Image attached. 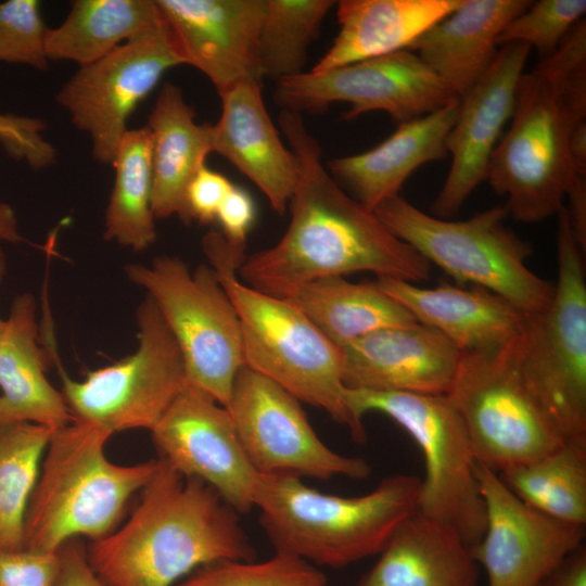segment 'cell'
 <instances>
[{
	"label": "cell",
	"mask_w": 586,
	"mask_h": 586,
	"mask_svg": "<svg viewBox=\"0 0 586 586\" xmlns=\"http://www.w3.org/2000/svg\"><path fill=\"white\" fill-rule=\"evenodd\" d=\"M278 122L297 166L290 222L276 245L245 257L239 278L266 293L358 271L412 283L426 280L431 264L329 174L302 115L281 110Z\"/></svg>",
	"instance_id": "1"
},
{
	"label": "cell",
	"mask_w": 586,
	"mask_h": 586,
	"mask_svg": "<svg viewBox=\"0 0 586 586\" xmlns=\"http://www.w3.org/2000/svg\"><path fill=\"white\" fill-rule=\"evenodd\" d=\"M137 351L73 380L59 365L62 394L76 420L114 432L152 431L189 384L182 353L151 297L138 306Z\"/></svg>",
	"instance_id": "12"
},
{
	"label": "cell",
	"mask_w": 586,
	"mask_h": 586,
	"mask_svg": "<svg viewBox=\"0 0 586 586\" xmlns=\"http://www.w3.org/2000/svg\"><path fill=\"white\" fill-rule=\"evenodd\" d=\"M458 98L411 50L372 58L326 72L301 73L277 81L281 110L319 113L348 103L343 119L384 112L397 125L432 113Z\"/></svg>",
	"instance_id": "14"
},
{
	"label": "cell",
	"mask_w": 586,
	"mask_h": 586,
	"mask_svg": "<svg viewBox=\"0 0 586 586\" xmlns=\"http://www.w3.org/2000/svg\"><path fill=\"white\" fill-rule=\"evenodd\" d=\"M342 349L349 390L446 395L461 352L435 329L416 322L369 333Z\"/></svg>",
	"instance_id": "20"
},
{
	"label": "cell",
	"mask_w": 586,
	"mask_h": 586,
	"mask_svg": "<svg viewBox=\"0 0 586 586\" xmlns=\"http://www.w3.org/2000/svg\"><path fill=\"white\" fill-rule=\"evenodd\" d=\"M114 183L104 218V239L148 249L156 239L152 211V142L146 126L128 129L113 163Z\"/></svg>",
	"instance_id": "31"
},
{
	"label": "cell",
	"mask_w": 586,
	"mask_h": 586,
	"mask_svg": "<svg viewBox=\"0 0 586 586\" xmlns=\"http://www.w3.org/2000/svg\"><path fill=\"white\" fill-rule=\"evenodd\" d=\"M373 213L394 235L459 284L487 289L525 315L550 304L553 283L528 268L532 246L505 225V205L464 220H448L422 212L398 194Z\"/></svg>",
	"instance_id": "7"
},
{
	"label": "cell",
	"mask_w": 586,
	"mask_h": 586,
	"mask_svg": "<svg viewBox=\"0 0 586 586\" xmlns=\"http://www.w3.org/2000/svg\"><path fill=\"white\" fill-rule=\"evenodd\" d=\"M513 341L461 353L446 394L463 422L475 461L497 473L565 443L526 384Z\"/></svg>",
	"instance_id": "11"
},
{
	"label": "cell",
	"mask_w": 586,
	"mask_h": 586,
	"mask_svg": "<svg viewBox=\"0 0 586 586\" xmlns=\"http://www.w3.org/2000/svg\"><path fill=\"white\" fill-rule=\"evenodd\" d=\"M158 20L155 0H75L65 20L48 28L47 56L85 66Z\"/></svg>",
	"instance_id": "30"
},
{
	"label": "cell",
	"mask_w": 586,
	"mask_h": 586,
	"mask_svg": "<svg viewBox=\"0 0 586 586\" xmlns=\"http://www.w3.org/2000/svg\"><path fill=\"white\" fill-rule=\"evenodd\" d=\"M59 566V552L0 550V586H52Z\"/></svg>",
	"instance_id": "39"
},
{
	"label": "cell",
	"mask_w": 586,
	"mask_h": 586,
	"mask_svg": "<svg viewBox=\"0 0 586 586\" xmlns=\"http://www.w3.org/2000/svg\"><path fill=\"white\" fill-rule=\"evenodd\" d=\"M175 586H327V577L309 562L275 551L271 558L259 562H211L198 568Z\"/></svg>",
	"instance_id": "35"
},
{
	"label": "cell",
	"mask_w": 586,
	"mask_h": 586,
	"mask_svg": "<svg viewBox=\"0 0 586 586\" xmlns=\"http://www.w3.org/2000/svg\"><path fill=\"white\" fill-rule=\"evenodd\" d=\"M202 249L238 315L244 366L324 410L355 443H365V425L345 398L342 349L296 307L244 283L238 269L245 250L231 246L221 232L206 233Z\"/></svg>",
	"instance_id": "4"
},
{
	"label": "cell",
	"mask_w": 586,
	"mask_h": 586,
	"mask_svg": "<svg viewBox=\"0 0 586 586\" xmlns=\"http://www.w3.org/2000/svg\"><path fill=\"white\" fill-rule=\"evenodd\" d=\"M179 65L182 60L160 15L155 24L102 59L80 66L55 101L90 138L93 158L112 165L131 114L163 75Z\"/></svg>",
	"instance_id": "13"
},
{
	"label": "cell",
	"mask_w": 586,
	"mask_h": 586,
	"mask_svg": "<svg viewBox=\"0 0 586 586\" xmlns=\"http://www.w3.org/2000/svg\"><path fill=\"white\" fill-rule=\"evenodd\" d=\"M216 220L228 243L245 250L247 233L255 220V205L252 196L242 188L233 186L221 203Z\"/></svg>",
	"instance_id": "41"
},
{
	"label": "cell",
	"mask_w": 586,
	"mask_h": 586,
	"mask_svg": "<svg viewBox=\"0 0 586 586\" xmlns=\"http://www.w3.org/2000/svg\"><path fill=\"white\" fill-rule=\"evenodd\" d=\"M5 271H7V258H5V254L2 247L0 246V284L5 276Z\"/></svg>",
	"instance_id": "47"
},
{
	"label": "cell",
	"mask_w": 586,
	"mask_h": 586,
	"mask_svg": "<svg viewBox=\"0 0 586 586\" xmlns=\"http://www.w3.org/2000/svg\"><path fill=\"white\" fill-rule=\"evenodd\" d=\"M355 586H480V566L455 530L417 511Z\"/></svg>",
	"instance_id": "26"
},
{
	"label": "cell",
	"mask_w": 586,
	"mask_h": 586,
	"mask_svg": "<svg viewBox=\"0 0 586 586\" xmlns=\"http://www.w3.org/2000/svg\"><path fill=\"white\" fill-rule=\"evenodd\" d=\"M530 51V46L522 42L501 46L486 73L459 99L458 115L446 140L451 164L431 205L433 216H454L486 180L494 150L511 119Z\"/></svg>",
	"instance_id": "18"
},
{
	"label": "cell",
	"mask_w": 586,
	"mask_h": 586,
	"mask_svg": "<svg viewBox=\"0 0 586 586\" xmlns=\"http://www.w3.org/2000/svg\"><path fill=\"white\" fill-rule=\"evenodd\" d=\"M54 430L31 422L0 425V550H22L24 522Z\"/></svg>",
	"instance_id": "33"
},
{
	"label": "cell",
	"mask_w": 586,
	"mask_h": 586,
	"mask_svg": "<svg viewBox=\"0 0 586 586\" xmlns=\"http://www.w3.org/2000/svg\"><path fill=\"white\" fill-rule=\"evenodd\" d=\"M226 408L246 456L260 474L362 480L372 471L364 458L328 447L296 397L245 366L235 377Z\"/></svg>",
	"instance_id": "15"
},
{
	"label": "cell",
	"mask_w": 586,
	"mask_h": 586,
	"mask_svg": "<svg viewBox=\"0 0 586 586\" xmlns=\"http://www.w3.org/2000/svg\"><path fill=\"white\" fill-rule=\"evenodd\" d=\"M420 491L421 479L404 473L354 497L323 493L292 475L260 474L255 508L275 551L315 566L343 568L379 555L418 511Z\"/></svg>",
	"instance_id": "5"
},
{
	"label": "cell",
	"mask_w": 586,
	"mask_h": 586,
	"mask_svg": "<svg viewBox=\"0 0 586 586\" xmlns=\"http://www.w3.org/2000/svg\"><path fill=\"white\" fill-rule=\"evenodd\" d=\"M48 28L36 0H8L0 3V61L47 69Z\"/></svg>",
	"instance_id": "37"
},
{
	"label": "cell",
	"mask_w": 586,
	"mask_h": 586,
	"mask_svg": "<svg viewBox=\"0 0 586 586\" xmlns=\"http://www.w3.org/2000/svg\"><path fill=\"white\" fill-rule=\"evenodd\" d=\"M531 3L528 0H462L409 50L416 52L461 99L495 60L504 29Z\"/></svg>",
	"instance_id": "25"
},
{
	"label": "cell",
	"mask_w": 586,
	"mask_h": 586,
	"mask_svg": "<svg viewBox=\"0 0 586 586\" xmlns=\"http://www.w3.org/2000/svg\"><path fill=\"white\" fill-rule=\"evenodd\" d=\"M112 434L103 425L76 419L52 432L26 510L23 549L54 553L71 539L98 540L113 532L158 460L111 462L104 448Z\"/></svg>",
	"instance_id": "6"
},
{
	"label": "cell",
	"mask_w": 586,
	"mask_h": 586,
	"mask_svg": "<svg viewBox=\"0 0 586 586\" xmlns=\"http://www.w3.org/2000/svg\"><path fill=\"white\" fill-rule=\"evenodd\" d=\"M2 319L0 318V326H1Z\"/></svg>",
	"instance_id": "48"
},
{
	"label": "cell",
	"mask_w": 586,
	"mask_h": 586,
	"mask_svg": "<svg viewBox=\"0 0 586 586\" xmlns=\"http://www.w3.org/2000/svg\"><path fill=\"white\" fill-rule=\"evenodd\" d=\"M462 0L336 1L339 33L311 72L378 58L403 50L454 12Z\"/></svg>",
	"instance_id": "27"
},
{
	"label": "cell",
	"mask_w": 586,
	"mask_h": 586,
	"mask_svg": "<svg viewBox=\"0 0 586 586\" xmlns=\"http://www.w3.org/2000/svg\"><path fill=\"white\" fill-rule=\"evenodd\" d=\"M485 527L472 555L487 586H538L584 544L585 526L566 523L522 502L499 474L476 462Z\"/></svg>",
	"instance_id": "17"
},
{
	"label": "cell",
	"mask_w": 586,
	"mask_h": 586,
	"mask_svg": "<svg viewBox=\"0 0 586 586\" xmlns=\"http://www.w3.org/2000/svg\"><path fill=\"white\" fill-rule=\"evenodd\" d=\"M58 552L60 566L52 586H106L92 570L78 538L66 542Z\"/></svg>",
	"instance_id": "42"
},
{
	"label": "cell",
	"mask_w": 586,
	"mask_h": 586,
	"mask_svg": "<svg viewBox=\"0 0 586 586\" xmlns=\"http://www.w3.org/2000/svg\"><path fill=\"white\" fill-rule=\"evenodd\" d=\"M586 12L585 0H539L504 29L499 47L522 42L535 48L540 60L552 55L573 26Z\"/></svg>",
	"instance_id": "36"
},
{
	"label": "cell",
	"mask_w": 586,
	"mask_h": 586,
	"mask_svg": "<svg viewBox=\"0 0 586 586\" xmlns=\"http://www.w3.org/2000/svg\"><path fill=\"white\" fill-rule=\"evenodd\" d=\"M269 294L296 307L340 348L374 331L418 322L373 281L327 277Z\"/></svg>",
	"instance_id": "29"
},
{
	"label": "cell",
	"mask_w": 586,
	"mask_h": 586,
	"mask_svg": "<svg viewBox=\"0 0 586 586\" xmlns=\"http://www.w3.org/2000/svg\"><path fill=\"white\" fill-rule=\"evenodd\" d=\"M46 128L41 118L0 113V143L12 158L34 170L49 167L56 158V150L42 136Z\"/></svg>",
	"instance_id": "38"
},
{
	"label": "cell",
	"mask_w": 586,
	"mask_h": 586,
	"mask_svg": "<svg viewBox=\"0 0 586 586\" xmlns=\"http://www.w3.org/2000/svg\"><path fill=\"white\" fill-rule=\"evenodd\" d=\"M0 240L10 243L23 241L15 213L12 206L3 202H0Z\"/></svg>",
	"instance_id": "46"
},
{
	"label": "cell",
	"mask_w": 586,
	"mask_h": 586,
	"mask_svg": "<svg viewBox=\"0 0 586 586\" xmlns=\"http://www.w3.org/2000/svg\"><path fill=\"white\" fill-rule=\"evenodd\" d=\"M125 524L93 540L88 561L106 586H175L220 560H254L240 513L203 481L165 460Z\"/></svg>",
	"instance_id": "2"
},
{
	"label": "cell",
	"mask_w": 586,
	"mask_h": 586,
	"mask_svg": "<svg viewBox=\"0 0 586 586\" xmlns=\"http://www.w3.org/2000/svg\"><path fill=\"white\" fill-rule=\"evenodd\" d=\"M373 282L418 322L442 333L461 353L509 344L520 333L526 317L504 297L477 285L443 283L422 288L390 277H378Z\"/></svg>",
	"instance_id": "22"
},
{
	"label": "cell",
	"mask_w": 586,
	"mask_h": 586,
	"mask_svg": "<svg viewBox=\"0 0 586 586\" xmlns=\"http://www.w3.org/2000/svg\"><path fill=\"white\" fill-rule=\"evenodd\" d=\"M553 296L526 315L513 341L519 368L565 443L586 447V281L584 253L564 206L557 214Z\"/></svg>",
	"instance_id": "8"
},
{
	"label": "cell",
	"mask_w": 586,
	"mask_h": 586,
	"mask_svg": "<svg viewBox=\"0 0 586 586\" xmlns=\"http://www.w3.org/2000/svg\"><path fill=\"white\" fill-rule=\"evenodd\" d=\"M181 89L165 82L146 127L152 142V211L155 218L177 215L187 222L186 190L212 153V125L198 124Z\"/></svg>",
	"instance_id": "28"
},
{
	"label": "cell",
	"mask_w": 586,
	"mask_h": 586,
	"mask_svg": "<svg viewBox=\"0 0 586 586\" xmlns=\"http://www.w3.org/2000/svg\"><path fill=\"white\" fill-rule=\"evenodd\" d=\"M525 505L557 520L586 524V447L563 443L545 456L498 473Z\"/></svg>",
	"instance_id": "32"
},
{
	"label": "cell",
	"mask_w": 586,
	"mask_h": 586,
	"mask_svg": "<svg viewBox=\"0 0 586 586\" xmlns=\"http://www.w3.org/2000/svg\"><path fill=\"white\" fill-rule=\"evenodd\" d=\"M586 120V33L573 29L556 52L519 80L510 127L486 180L506 196L508 215L537 224L558 214L578 175L570 157L573 128Z\"/></svg>",
	"instance_id": "3"
},
{
	"label": "cell",
	"mask_w": 586,
	"mask_h": 586,
	"mask_svg": "<svg viewBox=\"0 0 586 586\" xmlns=\"http://www.w3.org/2000/svg\"><path fill=\"white\" fill-rule=\"evenodd\" d=\"M219 97L221 113L212 125V153L228 160L282 214L295 189L297 166L265 106L262 81L243 80Z\"/></svg>",
	"instance_id": "21"
},
{
	"label": "cell",
	"mask_w": 586,
	"mask_h": 586,
	"mask_svg": "<svg viewBox=\"0 0 586 586\" xmlns=\"http://www.w3.org/2000/svg\"><path fill=\"white\" fill-rule=\"evenodd\" d=\"M160 458L213 487L239 513L255 508L260 473L246 456L226 407L192 384L151 431Z\"/></svg>",
	"instance_id": "16"
},
{
	"label": "cell",
	"mask_w": 586,
	"mask_h": 586,
	"mask_svg": "<svg viewBox=\"0 0 586 586\" xmlns=\"http://www.w3.org/2000/svg\"><path fill=\"white\" fill-rule=\"evenodd\" d=\"M233 186L226 176L203 166L186 190L187 222L192 219L201 224L216 220L217 212Z\"/></svg>",
	"instance_id": "40"
},
{
	"label": "cell",
	"mask_w": 586,
	"mask_h": 586,
	"mask_svg": "<svg viewBox=\"0 0 586 586\" xmlns=\"http://www.w3.org/2000/svg\"><path fill=\"white\" fill-rule=\"evenodd\" d=\"M354 418L379 412L419 447L424 464L418 511L455 530L471 547L483 535L485 508L463 422L446 395L346 388Z\"/></svg>",
	"instance_id": "9"
},
{
	"label": "cell",
	"mask_w": 586,
	"mask_h": 586,
	"mask_svg": "<svg viewBox=\"0 0 586 586\" xmlns=\"http://www.w3.org/2000/svg\"><path fill=\"white\" fill-rule=\"evenodd\" d=\"M126 277L148 292L184 359L189 383L227 407L244 366L234 306L209 265L193 271L176 256L130 264Z\"/></svg>",
	"instance_id": "10"
},
{
	"label": "cell",
	"mask_w": 586,
	"mask_h": 586,
	"mask_svg": "<svg viewBox=\"0 0 586 586\" xmlns=\"http://www.w3.org/2000/svg\"><path fill=\"white\" fill-rule=\"evenodd\" d=\"M538 586H586L585 543L568 555Z\"/></svg>",
	"instance_id": "43"
},
{
	"label": "cell",
	"mask_w": 586,
	"mask_h": 586,
	"mask_svg": "<svg viewBox=\"0 0 586 586\" xmlns=\"http://www.w3.org/2000/svg\"><path fill=\"white\" fill-rule=\"evenodd\" d=\"M335 4L333 0H266L258 39L262 77L278 81L303 73L308 46Z\"/></svg>",
	"instance_id": "34"
},
{
	"label": "cell",
	"mask_w": 586,
	"mask_h": 586,
	"mask_svg": "<svg viewBox=\"0 0 586 586\" xmlns=\"http://www.w3.org/2000/svg\"><path fill=\"white\" fill-rule=\"evenodd\" d=\"M569 151L576 173L586 175V120L573 128L569 141Z\"/></svg>",
	"instance_id": "45"
},
{
	"label": "cell",
	"mask_w": 586,
	"mask_h": 586,
	"mask_svg": "<svg viewBox=\"0 0 586 586\" xmlns=\"http://www.w3.org/2000/svg\"><path fill=\"white\" fill-rule=\"evenodd\" d=\"M183 64L204 74L221 94L249 79L262 81L258 39L266 0H155Z\"/></svg>",
	"instance_id": "19"
},
{
	"label": "cell",
	"mask_w": 586,
	"mask_h": 586,
	"mask_svg": "<svg viewBox=\"0 0 586 586\" xmlns=\"http://www.w3.org/2000/svg\"><path fill=\"white\" fill-rule=\"evenodd\" d=\"M49 356L39 345L35 297L20 294L0 326V425L31 422L55 430L74 420L46 377Z\"/></svg>",
	"instance_id": "24"
},
{
	"label": "cell",
	"mask_w": 586,
	"mask_h": 586,
	"mask_svg": "<svg viewBox=\"0 0 586 586\" xmlns=\"http://www.w3.org/2000/svg\"><path fill=\"white\" fill-rule=\"evenodd\" d=\"M460 100L397 125L377 146L326 163L327 170L346 186L354 199L373 212L383 201L398 195L404 182L420 166L445 158L446 140L454 126Z\"/></svg>",
	"instance_id": "23"
},
{
	"label": "cell",
	"mask_w": 586,
	"mask_h": 586,
	"mask_svg": "<svg viewBox=\"0 0 586 586\" xmlns=\"http://www.w3.org/2000/svg\"><path fill=\"white\" fill-rule=\"evenodd\" d=\"M564 206L571 232L585 254L586 250V175H578L571 184Z\"/></svg>",
	"instance_id": "44"
}]
</instances>
